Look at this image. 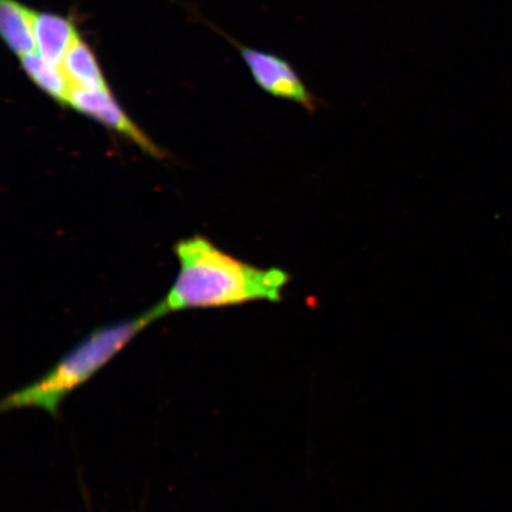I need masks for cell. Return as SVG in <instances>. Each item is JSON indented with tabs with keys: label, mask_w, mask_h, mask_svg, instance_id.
Masks as SVG:
<instances>
[{
	"label": "cell",
	"mask_w": 512,
	"mask_h": 512,
	"mask_svg": "<svg viewBox=\"0 0 512 512\" xmlns=\"http://www.w3.org/2000/svg\"><path fill=\"white\" fill-rule=\"evenodd\" d=\"M22 69L28 78L35 83L44 93L59 102L60 105L68 106V99L72 86L64 75L61 64H56L44 59L40 54L32 53L19 59Z\"/></svg>",
	"instance_id": "obj_8"
},
{
	"label": "cell",
	"mask_w": 512,
	"mask_h": 512,
	"mask_svg": "<svg viewBox=\"0 0 512 512\" xmlns=\"http://www.w3.org/2000/svg\"><path fill=\"white\" fill-rule=\"evenodd\" d=\"M68 106L132 140L140 149L153 157H163L159 147L151 142L150 138L120 107L110 88H73L69 95Z\"/></svg>",
	"instance_id": "obj_4"
},
{
	"label": "cell",
	"mask_w": 512,
	"mask_h": 512,
	"mask_svg": "<svg viewBox=\"0 0 512 512\" xmlns=\"http://www.w3.org/2000/svg\"><path fill=\"white\" fill-rule=\"evenodd\" d=\"M35 11L17 2L0 0V34L8 48L21 59L35 53Z\"/></svg>",
	"instance_id": "obj_6"
},
{
	"label": "cell",
	"mask_w": 512,
	"mask_h": 512,
	"mask_svg": "<svg viewBox=\"0 0 512 512\" xmlns=\"http://www.w3.org/2000/svg\"><path fill=\"white\" fill-rule=\"evenodd\" d=\"M229 41L240 51L253 80L262 91L274 98L294 102L307 112L317 111L322 101L307 88L297 69L284 57L242 46L232 38Z\"/></svg>",
	"instance_id": "obj_3"
},
{
	"label": "cell",
	"mask_w": 512,
	"mask_h": 512,
	"mask_svg": "<svg viewBox=\"0 0 512 512\" xmlns=\"http://www.w3.org/2000/svg\"><path fill=\"white\" fill-rule=\"evenodd\" d=\"M61 68L72 88L108 87L93 49L81 37L63 57Z\"/></svg>",
	"instance_id": "obj_7"
},
{
	"label": "cell",
	"mask_w": 512,
	"mask_h": 512,
	"mask_svg": "<svg viewBox=\"0 0 512 512\" xmlns=\"http://www.w3.org/2000/svg\"><path fill=\"white\" fill-rule=\"evenodd\" d=\"M179 273L166 297L157 304L166 313L211 309L267 300L279 302L291 274L281 268H260L234 258L197 235L175 246Z\"/></svg>",
	"instance_id": "obj_1"
},
{
	"label": "cell",
	"mask_w": 512,
	"mask_h": 512,
	"mask_svg": "<svg viewBox=\"0 0 512 512\" xmlns=\"http://www.w3.org/2000/svg\"><path fill=\"white\" fill-rule=\"evenodd\" d=\"M34 31L36 53L56 64L80 38L72 19L51 12L35 11Z\"/></svg>",
	"instance_id": "obj_5"
},
{
	"label": "cell",
	"mask_w": 512,
	"mask_h": 512,
	"mask_svg": "<svg viewBox=\"0 0 512 512\" xmlns=\"http://www.w3.org/2000/svg\"><path fill=\"white\" fill-rule=\"evenodd\" d=\"M163 317L157 305L136 318L95 330L40 380L6 396L2 411L36 408L56 415L61 403L119 354L147 325Z\"/></svg>",
	"instance_id": "obj_2"
}]
</instances>
